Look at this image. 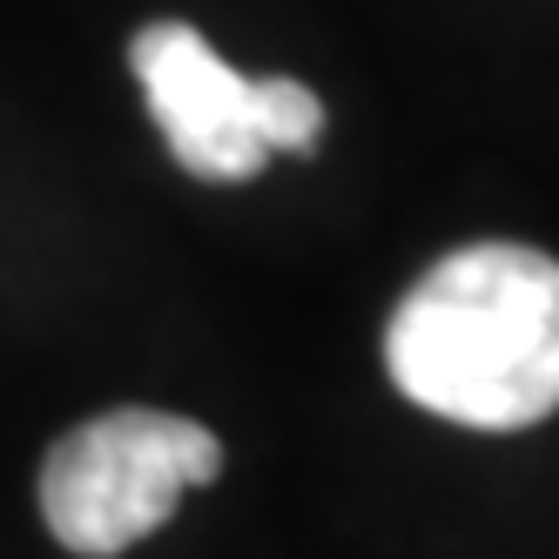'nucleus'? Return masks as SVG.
Returning a JSON list of instances; mask_svg holds the SVG:
<instances>
[{
    "mask_svg": "<svg viewBox=\"0 0 559 559\" xmlns=\"http://www.w3.org/2000/svg\"><path fill=\"white\" fill-rule=\"evenodd\" d=\"M384 371L418 412L526 431L559 412V257L465 243L438 257L384 331Z\"/></svg>",
    "mask_w": 559,
    "mask_h": 559,
    "instance_id": "nucleus-1",
    "label": "nucleus"
},
{
    "mask_svg": "<svg viewBox=\"0 0 559 559\" xmlns=\"http://www.w3.org/2000/svg\"><path fill=\"white\" fill-rule=\"evenodd\" d=\"M216 472L223 445L210 425L148 405L102 412L41 459V519L68 552L115 559L169 526L182 492L216 486Z\"/></svg>",
    "mask_w": 559,
    "mask_h": 559,
    "instance_id": "nucleus-2",
    "label": "nucleus"
},
{
    "mask_svg": "<svg viewBox=\"0 0 559 559\" xmlns=\"http://www.w3.org/2000/svg\"><path fill=\"white\" fill-rule=\"evenodd\" d=\"M135 82L169 135L176 163L203 182H250L276 148L310 155L324 135V102L290 74H236L189 21H148L135 34Z\"/></svg>",
    "mask_w": 559,
    "mask_h": 559,
    "instance_id": "nucleus-3",
    "label": "nucleus"
}]
</instances>
